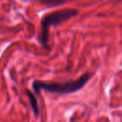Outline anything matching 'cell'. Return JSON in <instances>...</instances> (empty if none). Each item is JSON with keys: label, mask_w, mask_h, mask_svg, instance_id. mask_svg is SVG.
<instances>
[{"label": "cell", "mask_w": 122, "mask_h": 122, "mask_svg": "<svg viewBox=\"0 0 122 122\" xmlns=\"http://www.w3.org/2000/svg\"><path fill=\"white\" fill-rule=\"evenodd\" d=\"M92 74L91 72L84 73L76 80H71L65 83H49L43 82L39 80H35L32 82V90L35 94H39L40 91H46L51 93H58V94H68L75 92L81 90L86 83L92 78Z\"/></svg>", "instance_id": "cell-1"}, {"label": "cell", "mask_w": 122, "mask_h": 122, "mask_svg": "<svg viewBox=\"0 0 122 122\" xmlns=\"http://www.w3.org/2000/svg\"><path fill=\"white\" fill-rule=\"evenodd\" d=\"M78 14V10L74 9H63L54 12L48 13L42 17L41 20V33L39 41L42 46H47L49 41V28L63 23Z\"/></svg>", "instance_id": "cell-2"}, {"label": "cell", "mask_w": 122, "mask_h": 122, "mask_svg": "<svg viewBox=\"0 0 122 122\" xmlns=\"http://www.w3.org/2000/svg\"><path fill=\"white\" fill-rule=\"evenodd\" d=\"M26 94H27V96H28V98H29V101H30V103L31 110H32V112H33L35 117H38V116H39V113H40V110H39V107H38V102H37L36 97H35L34 94H33L30 91H29V90L26 91Z\"/></svg>", "instance_id": "cell-3"}, {"label": "cell", "mask_w": 122, "mask_h": 122, "mask_svg": "<svg viewBox=\"0 0 122 122\" xmlns=\"http://www.w3.org/2000/svg\"><path fill=\"white\" fill-rule=\"evenodd\" d=\"M38 2L41 5H44L48 8H51L63 4L64 2H66V0H38Z\"/></svg>", "instance_id": "cell-4"}]
</instances>
